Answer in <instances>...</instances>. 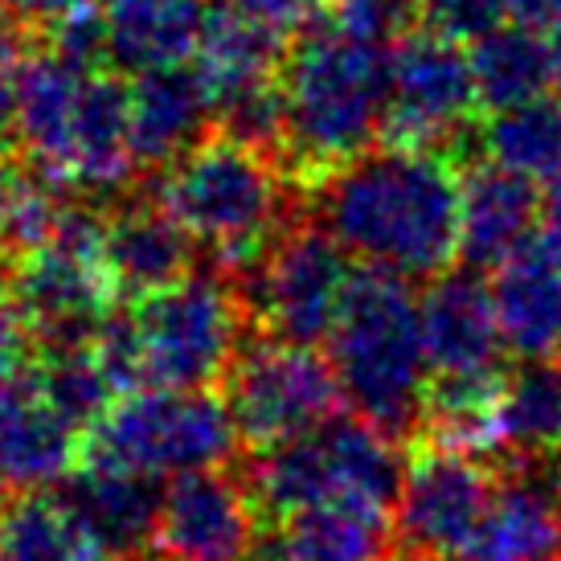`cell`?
I'll return each instance as SVG.
<instances>
[{
    "label": "cell",
    "instance_id": "obj_1",
    "mask_svg": "<svg viewBox=\"0 0 561 561\" xmlns=\"http://www.w3.org/2000/svg\"><path fill=\"white\" fill-rule=\"evenodd\" d=\"M463 181L443 152L381 148L320 176L316 221L336 247L398 279H438L459 259Z\"/></svg>",
    "mask_w": 561,
    "mask_h": 561
},
{
    "label": "cell",
    "instance_id": "obj_2",
    "mask_svg": "<svg viewBox=\"0 0 561 561\" xmlns=\"http://www.w3.org/2000/svg\"><path fill=\"white\" fill-rule=\"evenodd\" d=\"M13 140L46 185L70 193L115 197L140 169L127 127V87L62 46L30 54L16 70Z\"/></svg>",
    "mask_w": 561,
    "mask_h": 561
},
{
    "label": "cell",
    "instance_id": "obj_3",
    "mask_svg": "<svg viewBox=\"0 0 561 561\" xmlns=\"http://www.w3.org/2000/svg\"><path fill=\"white\" fill-rule=\"evenodd\" d=\"M283 148L316 176L369 152L390 115V46L324 13L304 25L279 75Z\"/></svg>",
    "mask_w": 561,
    "mask_h": 561
},
{
    "label": "cell",
    "instance_id": "obj_4",
    "mask_svg": "<svg viewBox=\"0 0 561 561\" xmlns=\"http://www.w3.org/2000/svg\"><path fill=\"white\" fill-rule=\"evenodd\" d=\"M247 320V299L230 283L209 271H188L164 291L136 299L127 316H111L94 348L119 393L140 386L209 390L242 357Z\"/></svg>",
    "mask_w": 561,
    "mask_h": 561
},
{
    "label": "cell",
    "instance_id": "obj_5",
    "mask_svg": "<svg viewBox=\"0 0 561 561\" xmlns=\"http://www.w3.org/2000/svg\"><path fill=\"white\" fill-rule=\"evenodd\" d=\"M328 360L344 402L386 435L414 438L431 390V360L422 341V299L386 271H357L348 304L328 336Z\"/></svg>",
    "mask_w": 561,
    "mask_h": 561
},
{
    "label": "cell",
    "instance_id": "obj_6",
    "mask_svg": "<svg viewBox=\"0 0 561 561\" xmlns=\"http://www.w3.org/2000/svg\"><path fill=\"white\" fill-rule=\"evenodd\" d=\"M157 205L214 263L250 275L283 238L287 188L254 144L218 136L160 169Z\"/></svg>",
    "mask_w": 561,
    "mask_h": 561
},
{
    "label": "cell",
    "instance_id": "obj_7",
    "mask_svg": "<svg viewBox=\"0 0 561 561\" xmlns=\"http://www.w3.org/2000/svg\"><path fill=\"white\" fill-rule=\"evenodd\" d=\"M405 463L410 459H402L398 438L353 414L328 422L308 438L254 451L242 480L259 513L275 525H291L332 504H357L393 520Z\"/></svg>",
    "mask_w": 561,
    "mask_h": 561
},
{
    "label": "cell",
    "instance_id": "obj_8",
    "mask_svg": "<svg viewBox=\"0 0 561 561\" xmlns=\"http://www.w3.org/2000/svg\"><path fill=\"white\" fill-rule=\"evenodd\" d=\"M238 447L242 438L230 419V405L214 390L140 386L119 393L107 419L87 435L82 463L144 480H176L188 471H214L230 463Z\"/></svg>",
    "mask_w": 561,
    "mask_h": 561
},
{
    "label": "cell",
    "instance_id": "obj_9",
    "mask_svg": "<svg viewBox=\"0 0 561 561\" xmlns=\"http://www.w3.org/2000/svg\"><path fill=\"white\" fill-rule=\"evenodd\" d=\"M103 230L107 221L70 202L58 234L42 250L21 254L16 263L13 304L46 348L94 344L111 320V304L119 296V287L103 259Z\"/></svg>",
    "mask_w": 561,
    "mask_h": 561
},
{
    "label": "cell",
    "instance_id": "obj_10",
    "mask_svg": "<svg viewBox=\"0 0 561 561\" xmlns=\"http://www.w3.org/2000/svg\"><path fill=\"white\" fill-rule=\"evenodd\" d=\"M221 386L238 438L250 451H271L316 435L341 419L344 405L332 360L304 344H247Z\"/></svg>",
    "mask_w": 561,
    "mask_h": 561
},
{
    "label": "cell",
    "instance_id": "obj_11",
    "mask_svg": "<svg viewBox=\"0 0 561 561\" xmlns=\"http://www.w3.org/2000/svg\"><path fill=\"white\" fill-rule=\"evenodd\" d=\"M500 468L488 459L435 443H419L398 508L390 561H463L492 504Z\"/></svg>",
    "mask_w": 561,
    "mask_h": 561
},
{
    "label": "cell",
    "instance_id": "obj_12",
    "mask_svg": "<svg viewBox=\"0 0 561 561\" xmlns=\"http://www.w3.org/2000/svg\"><path fill=\"white\" fill-rule=\"evenodd\" d=\"M357 271L320 226H299L266 250L250 271V316L263 324L266 341L283 344H328L341 320Z\"/></svg>",
    "mask_w": 561,
    "mask_h": 561
},
{
    "label": "cell",
    "instance_id": "obj_13",
    "mask_svg": "<svg viewBox=\"0 0 561 561\" xmlns=\"http://www.w3.org/2000/svg\"><path fill=\"white\" fill-rule=\"evenodd\" d=\"M188 66L202 82L214 119L226 127V136L254 148L279 140V33L230 9H214Z\"/></svg>",
    "mask_w": 561,
    "mask_h": 561
},
{
    "label": "cell",
    "instance_id": "obj_14",
    "mask_svg": "<svg viewBox=\"0 0 561 561\" xmlns=\"http://www.w3.org/2000/svg\"><path fill=\"white\" fill-rule=\"evenodd\" d=\"M480 111L471 54L459 42L426 30H405L390 46V115L386 136L393 148H426L468 131Z\"/></svg>",
    "mask_w": 561,
    "mask_h": 561
},
{
    "label": "cell",
    "instance_id": "obj_15",
    "mask_svg": "<svg viewBox=\"0 0 561 561\" xmlns=\"http://www.w3.org/2000/svg\"><path fill=\"white\" fill-rule=\"evenodd\" d=\"M259 520L242 476L188 471L164 483L152 549L164 561H247L259 549Z\"/></svg>",
    "mask_w": 561,
    "mask_h": 561
},
{
    "label": "cell",
    "instance_id": "obj_16",
    "mask_svg": "<svg viewBox=\"0 0 561 561\" xmlns=\"http://www.w3.org/2000/svg\"><path fill=\"white\" fill-rule=\"evenodd\" d=\"M422 341L431 377H488L504 374L500 357L508 353L492 308V287L480 271L459 266L426 283L422 291Z\"/></svg>",
    "mask_w": 561,
    "mask_h": 561
},
{
    "label": "cell",
    "instance_id": "obj_17",
    "mask_svg": "<svg viewBox=\"0 0 561 561\" xmlns=\"http://www.w3.org/2000/svg\"><path fill=\"white\" fill-rule=\"evenodd\" d=\"M496 468V492L463 561H558L561 483L553 468L516 459H500Z\"/></svg>",
    "mask_w": 561,
    "mask_h": 561
},
{
    "label": "cell",
    "instance_id": "obj_18",
    "mask_svg": "<svg viewBox=\"0 0 561 561\" xmlns=\"http://www.w3.org/2000/svg\"><path fill=\"white\" fill-rule=\"evenodd\" d=\"M87 435L54 410L37 377L0 390V480L16 492H42L66 483L82 463Z\"/></svg>",
    "mask_w": 561,
    "mask_h": 561
},
{
    "label": "cell",
    "instance_id": "obj_19",
    "mask_svg": "<svg viewBox=\"0 0 561 561\" xmlns=\"http://www.w3.org/2000/svg\"><path fill=\"white\" fill-rule=\"evenodd\" d=\"M209 13L205 0H99L103 58L131 79L188 66Z\"/></svg>",
    "mask_w": 561,
    "mask_h": 561
},
{
    "label": "cell",
    "instance_id": "obj_20",
    "mask_svg": "<svg viewBox=\"0 0 561 561\" xmlns=\"http://www.w3.org/2000/svg\"><path fill=\"white\" fill-rule=\"evenodd\" d=\"M541 193L496 164H480L463 181L459 205V259L471 271H496L537 242Z\"/></svg>",
    "mask_w": 561,
    "mask_h": 561
},
{
    "label": "cell",
    "instance_id": "obj_21",
    "mask_svg": "<svg viewBox=\"0 0 561 561\" xmlns=\"http://www.w3.org/2000/svg\"><path fill=\"white\" fill-rule=\"evenodd\" d=\"M492 308L504 348L520 360H553L561 353V266L546 250L525 247L492 271Z\"/></svg>",
    "mask_w": 561,
    "mask_h": 561
},
{
    "label": "cell",
    "instance_id": "obj_22",
    "mask_svg": "<svg viewBox=\"0 0 561 561\" xmlns=\"http://www.w3.org/2000/svg\"><path fill=\"white\" fill-rule=\"evenodd\" d=\"M209 119L214 111L193 66L140 75L127 87V127L140 164L169 169L172 160H181L202 144Z\"/></svg>",
    "mask_w": 561,
    "mask_h": 561
},
{
    "label": "cell",
    "instance_id": "obj_23",
    "mask_svg": "<svg viewBox=\"0 0 561 561\" xmlns=\"http://www.w3.org/2000/svg\"><path fill=\"white\" fill-rule=\"evenodd\" d=\"M62 488V496L75 504V513L87 520V529L99 537L111 561L148 558L164 500V488H157V480L82 463Z\"/></svg>",
    "mask_w": 561,
    "mask_h": 561
},
{
    "label": "cell",
    "instance_id": "obj_24",
    "mask_svg": "<svg viewBox=\"0 0 561 561\" xmlns=\"http://www.w3.org/2000/svg\"><path fill=\"white\" fill-rule=\"evenodd\" d=\"M193 242L157 202L119 205L103 230V259L119 296L144 299L188 275Z\"/></svg>",
    "mask_w": 561,
    "mask_h": 561
},
{
    "label": "cell",
    "instance_id": "obj_25",
    "mask_svg": "<svg viewBox=\"0 0 561 561\" xmlns=\"http://www.w3.org/2000/svg\"><path fill=\"white\" fill-rule=\"evenodd\" d=\"M500 459L553 463L561 459V360H520L504 374L496 410Z\"/></svg>",
    "mask_w": 561,
    "mask_h": 561
},
{
    "label": "cell",
    "instance_id": "obj_26",
    "mask_svg": "<svg viewBox=\"0 0 561 561\" xmlns=\"http://www.w3.org/2000/svg\"><path fill=\"white\" fill-rule=\"evenodd\" d=\"M0 561H111L62 492H13L0 508Z\"/></svg>",
    "mask_w": 561,
    "mask_h": 561
},
{
    "label": "cell",
    "instance_id": "obj_27",
    "mask_svg": "<svg viewBox=\"0 0 561 561\" xmlns=\"http://www.w3.org/2000/svg\"><path fill=\"white\" fill-rule=\"evenodd\" d=\"M271 546L279 561H390L393 520L357 504H332L283 525Z\"/></svg>",
    "mask_w": 561,
    "mask_h": 561
},
{
    "label": "cell",
    "instance_id": "obj_28",
    "mask_svg": "<svg viewBox=\"0 0 561 561\" xmlns=\"http://www.w3.org/2000/svg\"><path fill=\"white\" fill-rule=\"evenodd\" d=\"M483 164L513 172L529 185H549L561 172V91L496 111L480 131Z\"/></svg>",
    "mask_w": 561,
    "mask_h": 561
},
{
    "label": "cell",
    "instance_id": "obj_29",
    "mask_svg": "<svg viewBox=\"0 0 561 561\" xmlns=\"http://www.w3.org/2000/svg\"><path fill=\"white\" fill-rule=\"evenodd\" d=\"M480 107L492 115L508 107H520L529 99H541L553 87L546 33H533L525 25H504L492 37H483L468 49Z\"/></svg>",
    "mask_w": 561,
    "mask_h": 561
},
{
    "label": "cell",
    "instance_id": "obj_30",
    "mask_svg": "<svg viewBox=\"0 0 561 561\" xmlns=\"http://www.w3.org/2000/svg\"><path fill=\"white\" fill-rule=\"evenodd\" d=\"M37 390L75 431L91 435L99 422L107 419V410L119 402V386L107 374V365L99 357L94 344L79 348H49L46 360H37Z\"/></svg>",
    "mask_w": 561,
    "mask_h": 561
},
{
    "label": "cell",
    "instance_id": "obj_31",
    "mask_svg": "<svg viewBox=\"0 0 561 561\" xmlns=\"http://www.w3.org/2000/svg\"><path fill=\"white\" fill-rule=\"evenodd\" d=\"M426 25L459 46H476L496 30L513 25L508 0H426Z\"/></svg>",
    "mask_w": 561,
    "mask_h": 561
},
{
    "label": "cell",
    "instance_id": "obj_32",
    "mask_svg": "<svg viewBox=\"0 0 561 561\" xmlns=\"http://www.w3.org/2000/svg\"><path fill=\"white\" fill-rule=\"evenodd\" d=\"M320 13L328 21H336L341 30L357 33V37H369V42H381L390 46L402 37V13L405 0H324Z\"/></svg>",
    "mask_w": 561,
    "mask_h": 561
},
{
    "label": "cell",
    "instance_id": "obj_33",
    "mask_svg": "<svg viewBox=\"0 0 561 561\" xmlns=\"http://www.w3.org/2000/svg\"><path fill=\"white\" fill-rule=\"evenodd\" d=\"M33 341L37 336H33L30 320L21 316V308L13 304V296H0V390L13 386V381H25L37 369Z\"/></svg>",
    "mask_w": 561,
    "mask_h": 561
},
{
    "label": "cell",
    "instance_id": "obj_34",
    "mask_svg": "<svg viewBox=\"0 0 561 561\" xmlns=\"http://www.w3.org/2000/svg\"><path fill=\"white\" fill-rule=\"evenodd\" d=\"M218 9L250 16V21H259V25H266V30H275L283 37V33L312 25L320 9H324V0H218Z\"/></svg>",
    "mask_w": 561,
    "mask_h": 561
},
{
    "label": "cell",
    "instance_id": "obj_35",
    "mask_svg": "<svg viewBox=\"0 0 561 561\" xmlns=\"http://www.w3.org/2000/svg\"><path fill=\"white\" fill-rule=\"evenodd\" d=\"M16 21H30L37 30L62 33L70 25H82L99 13V0H9Z\"/></svg>",
    "mask_w": 561,
    "mask_h": 561
},
{
    "label": "cell",
    "instance_id": "obj_36",
    "mask_svg": "<svg viewBox=\"0 0 561 561\" xmlns=\"http://www.w3.org/2000/svg\"><path fill=\"white\" fill-rule=\"evenodd\" d=\"M537 247L561 266V172L541 188V214H537Z\"/></svg>",
    "mask_w": 561,
    "mask_h": 561
},
{
    "label": "cell",
    "instance_id": "obj_37",
    "mask_svg": "<svg viewBox=\"0 0 561 561\" xmlns=\"http://www.w3.org/2000/svg\"><path fill=\"white\" fill-rule=\"evenodd\" d=\"M513 25H525L533 33H549L561 25V0H508Z\"/></svg>",
    "mask_w": 561,
    "mask_h": 561
},
{
    "label": "cell",
    "instance_id": "obj_38",
    "mask_svg": "<svg viewBox=\"0 0 561 561\" xmlns=\"http://www.w3.org/2000/svg\"><path fill=\"white\" fill-rule=\"evenodd\" d=\"M13 193H16V181L13 172L0 164V242H4V218H9V205H13Z\"/></svg>",
    "mask_w": 561,
    "mask_h": 561
},
{
    "label": "cell",
    "instance_id": "obj_39",
    "mask_svg": "<svg viewBox=\"0 0 561 561\" xmlns=\"http://www.w3.org/2000/svg\"><path fill=\"white\" fill-rule=\"evenodd\" d=\"M546 46H549V66H553V87L561 91V25L546 33Z\"/></svg>",
    "mask_w": 561,
    "mask_h": 561
},
{
    "label": "cell",
    "instance_id": "obj_40",
    "mask_svg": "<svg viewBox=\"0 0 561 561\" xmlns=\"http://www.w3.org/2000/svg\"><path fill=\"white\" fill-rule=\"evenodd\" d=\"M140 561H164V558H140Z\"/></svg>",
    "mask_w": 561,
    "mask_h": 561
},
{
    "label": "cell",
    "instance_id": "obj_41",
    "mask_svg": "<svg viewBox=\"0 0 561 561\" xmlns=\"http://www.w3.org/2000/svg\"><path fill=\"white\" fill-rule=\"evenodd\" d=\"M405 4H410V0H405Z\"/></svg>",
    "mask_w": 561,
    "mask_h": 561
}]
</instances>
